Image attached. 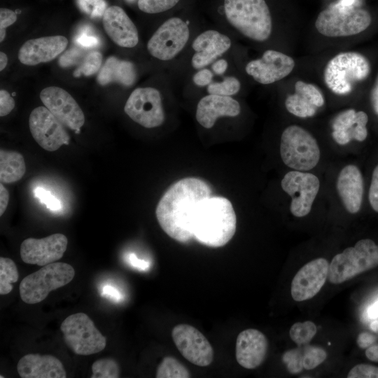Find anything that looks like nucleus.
<instances>
[{"label": "nucleus", "instance_id": "f03ea898", "mask_svg": "<svg viewBox=\"0 0 378 378\" xmlns=\"http://www.w3.org/2000/svg\"><path fill=\"white\" fill-rule=\"evenodd\" d=\"M237 226L236 215L231 202L222 197L205 200L192 220V239L209 247H220L233 237Z\"/></svg>", "mask_w": 378, "mask_h": 378}, {"label": "nucleus", "instance_id": "680f3d73", "mask_svg": "<svg viewBox=\"0 0 378 378\" xmlns=\"http://www.w3.org/2000/svg\"><path fill=\"white\" fill-rule=\"evenodd\" d=\"M127 1H134V0H127Z\"/></svg>", "mask_w": 378, "mask_h": 378}, {"label": "nucleus", "instance_id": "9d476101", "mask_svg": "<svg viewBox=\"0 0 378 378\" xmlns=\"http://www.w3.org/2000/svg\"><path fill=\"white\" fill-rule=\"evenodd\" d=\"M190 37L187 22L178 17L164 21L148 40L147 49L155 58L170 61L185 48Z\"/></svg>", "mask_w": 378, "mask_h": 378}, {"label": "nucleus", "instance_id": "de8ad7c7", "mask_svg": "<svg viewBox=\"0 0 378 378\" xmlns=\"http://www.w3.org/2000/svg\"><path fill=\"white\" fill-rule=\"evenodd\" d=\"M17 20L16 13L7 8L0 10V28L6 27L13 24Z\"/></svg>", "mask_w": 378, "mask_h": 378}, {"label": "nucleus", "instance_id": "4468645a", "mask_svg": "<svg viewBox=\"0 0 378 378\" xmlns=\"http://www.w3.org/2000/svg\"><path fill=\"white\" fill-rule=\"evenodd\" d=\"M173 341L182 356L192 364L207 366L214 359V349L206 337L195 327L178 324L172 331Z\"/></svg>", "mask_w": 378, "mask_h": 378}, {"label": "nucleus", "instance_id": "f704fd0d", "mask_svg": "<svg viewBox=\"0 0 378 378\" xmlns=\"http://www.w3.org/2000/svg\"><path fill=\"white\" fill-rule=\"evenodd\" d=\"M102 63V54L98 51H92L85 55L80 66L74 71V76L79 77L81 75H92L99 69Z\"/></svg>", "mask_w": 378, "mask_h": 378}, {"label": "nucleus", "instance_id": "f3484780", "mask_svg": "<svg viewBox=\"0 0 378 378\" xmlns=\"http://www.w3.org/2000/svg\"><path fill=\"white\" fill-rule=\"evenodd\" d=\"M67 244V237L61 233L42 239L28 238L20 245V257L25 263L45 266L59 260L66 249Z\"/></svg>", "mask_w": 378, "mask_h": 378}, {"label": "nucleus", "instance_id": "f257e3e1", "mask_svg": "<svg viewBox=\"0 0 378 378\" xmlns=\"http://www.w3.org/2000/svg\"><path fill=\"white\" fill-rule=\"evenodd\" d=\"M211 193L207 183L196 178H186L173 184L163 195L155 210L164 232L181 243L192 240V218Z\"/></svg>", "mask_w": 378, "mask_h": 378}, {"label": "nucleus", "instance_id": "dca6fc26", "mask_svg": "<svg viewBox=\"0 0 378 378\" xmlns=\"http://www.w3.org/2000/svg\"><path fill=\"white\" fill-rule=\"evenodd\" d=\"M40 98L45 106L66 127L79 132L84 125V113L72 96L64 89L50 86L44 88Z\"/></svg>", "mask_w": 378, "mask_h": 378}, {"label": "nucleus", "instance_id": "c03bdc74", "mask_svg": "<svg viewBox=\"0 0 378 378\" xmlns=\"http://www.w3.org/2000/svg\"><path fill=\"white\" fill-rule=\"evenodd\" d=\"M368 198L372 208L378 213V164L372 172Z\"/></svg>", "mask_w": 378, "mask_h": 378}, {"label": "nucleus", "instance_id": "e433bc0d", "mask_svg": "<svg viewBox=\"0 0 378 378\" xmlns=\"http://www.w3.org/2000/svg\"><path fill=\"white\" fill-rule=\"evenodd\" d=\"M326 351L317 346H308L304 349L302 355L303 368L306 370H312L322 363L326 358Z\"/></svg>", "mask_w": 378, "mask_h": 378}, {"label": "nucleus", "instance_id": "ea45409f", "mask_svg": "<svg viewBox=\"0 0 378 378\" xmlns=\"http://www.w3.org/2000/svg\"><path fill=\"white\" fill-rule=\"evenodd\" d=\"M283 361L286 365L288 371L292 374L299 373L302 370V355L298 349H291L283 356Z\"/></svg>", "mask_w": 378, "mask_h": 378}, {"label": "nucleus", "instance_id": "a878e982", "mask_svg": "<svg viewBox=\"0 0 378 378\" xmlns=\"http://www.w3.org/2000/svg\"><path fill=\"white\" fill-rule=\"evenodd\" d=\"M337 190L345 209L351 214L357 213L362 204L363 180L356 166L349 164L341 170L337 177Z\"/></svg>", "mask_w": 378, "mask_h": 378}, {"label": "nucleus", "instance_id": "6e6552de", "mask_svg": "<svg viewBox=\"0 0 378 378\" xmlns=\"http://www.w3.org/2000/svg\"><path fill=\"white\" fill-rule=\"evenodd\" d=\"M280 154L284 163L298 171L313 169L320 159L316 139L298 125L286 127L281 136Z\"/></svg>", "mask_w": 378, "mask_h": 378}, {"label": "nucleus", "instance_id": "8fccbe9b", "mask_svg": "<svg viewBox=\"0 0 378 378\" xmlns=\"http://www.w3.org/2000/svg\"><path fill=\"white\" fill-rule=\"evenodd\" d=\"M376 340V338L368 332H361L357 338V344L360 348H367L370 346Z\"/></svg>", "mask_w": 378, "mask_h": 378}, {"label": "nucleus", "instance_id": "20e7f679", "mask_svg": "<svg viewBox=\"0 0 378 378\" xmlns=\"http://www.w3.org/2000/svg\"><path fill=\"white\" fill-rule=\"evenodd\" d=\"M372 22L370 13L351 0L331 4L318 15L315 27L321 34L328 37H344L358 34Z\"/></svg>", "mask_w": 378, "mask_h": 378}, {"label": "nucleus", "instance_id": "b1692460", "mask_svg": "<svg viewBox=\"0 0 378 378\" xmlns=\"http://www.w3.org/2000/svg\"><path fill=\"white\" fill-rule=\"evenodd\" d=\"M22 378H65L66 372L62 363L52 355L28 354L17 365Z\"/></svg>", "mask_w": 378, "mask_h": 378}, {"label": "nucleus", "instance_id": "4c0bfd02", "mask_svg": "<svg viewBox=\"0 0 378 378\" xmlns=\"http://www.w3.org/2000/svg\"><path fill=\"white\" fill-rule=\"evenodd\" d=\"M76 44L82 48H94L100 45V39L90 26H84L75 36Z\"/></svg>", "mask_w": 378, "mask_h": 378}, {"label": "nucleus", "instance_id": "cd10ccee", "mask_svg": "<svg viewBox=\"0 0 378 378\" xmlns=\"http://www.w3.org/2000/svg\"><path fill=\"white\" fill-rule=\"evenodd\" d=\"M232 46L230 37L214 29H207L198 34L192 41L194 52L206 55L215 60L220 58Z\"/></svg>", "mask_w": 378, "mask_h": 378}, {"label": "nucleus", "instance_id": "ddd939ff", "mask_svg": "<svg viewBox=\"0 0 378 378\" xmlns=\"http://www.w3.org/2000/svg\"><path fill=\"white\" fill-rule=\"evenodd\" d=\"M29 125L36 143L48 151H55L69 142L64 125L45 106H38L30 113Z\"/></svg>", "mask_w": 378, "mask_h": 378}, {"label": "nucleus", "instance_id": "473e14b6", "mask_svg": "<svg viewBox=\"0 0 378 378\" xmlns=\"http://www.w3.org/2000/svg\"><path fill=\"white\" fill-rule=\"evenodd\" d=\"M317 331L316 325L309 321L294 323L290 329V339L298 345L309 343Z\"/></svg>", "mask_w": 378, "mask_h": 378}, {"label": "nucleus", "instance_id": "72a5a7b5", "mask_svg": "<svg viewBox=\"0 0 378 378\" xmlns=\"http://www.w3.org/2000/svg\"><path fill=\"white\" fill-rule=\"evenodd\" d=\"M92 378H117L120 368L117 362L111 358H102L94 361L92 365Z\"/></svg>", "mask_w": 378, "mask_h": 378}, {"label": "nucleus", "instance_id": "2f4dec72", "mask_svg": "<svg viewBox=\"0 0 378 378\" xmlns=\"http://www.w3.org/2000/svg\"><path fill=\"white\" fill-rule=\"evenodd\" d=\"M241 88L238 78L233 76H227L219 82L212 81L207 87L208 94L232 97L237 94Z\"/></svg>", "mask_w": 378, "mask_h": 378}, {"label": "nucleus", "instance_id": "39448f33", "mask_svg": "<svg viewBox=\"0 0 378 378\" xmlns=\"http://www.w3.org/2000/svg\"><path fill=\"white\" fill-rule=\"evenodd\" d=\"M371 71L366 57L357 52H343L327 63L323 80L327 88L339 95L349 94L355 84L366 79Z\"/></svg>", "mask_w": 378, "mask_h": 378}, {"label": "nucleus", "instance_id": "58836bf2", "mask_svg": "<svg viewBox=\"0 0 378 378\" xmlns=\"http://www.w3.org/2000/svg\"><path fill=\"white\" fill-rule=\"evenodd\" d=\"M77 4L81 10L91 18L102 16L106 9L104 0H77Z\"/></svg>", "mask_w": 378, "mask_h": 378}, {"label": "nucleus", "instance_id": "aec40b11", "mask_svg": "<svg viewBox=\"0 0 378 378\" xmlns=\"http://www.w3.org/2000/svg\"><path fill=\"white\" fill-rule=\"evenodd\" d=\"M103 24L108 36L118 46L133 48L137 45V29L122 8L117 6L107 8L103 15Z\"/></svg>", "mask_w": 378, "mask_h": 378}, {"label": "nucleus", "instance_id": "13d9d810", "mask_svg": "<svg viewBox=\"0 0 378 378\" xmlns=\"http://www.w3.org/2000/svg\"><path fill=\"white\" fill-rule=\"evenodd\" d=\"M0 70L2 71L6 67L8 62V57L3 52H0Z\"/></svg>", "mask_w": 378, "mask_h": 378}, {"label": "nucleus", "instance_id": "c756f323", "mask_svg": "<svg viewBox=\"0 0 378 378\" xmlns=\"http://www.w3.org/2000/svg\"><path fill=\"white\" fill-rule=\"evenodd\" d=\"M19 273L15 263L8 258H0V294L6 295L13 290L12 284L18 281Z\"/></svg>", "mask_w": 378, "mask_h": 378}, {"label": "nucleus", "instance_id": "09e8293b", "mask_svg": "<svg viewBox=\"0 0 378 378\" xmlns=\"http://www.w3.org/2000/svg\"><path fill=\"white\" fill-rule=\"evenodd\" d=\"M102 295L115 302L120 301L122 298L121 293L111 285H106L103 287Z\"/></svg>", "mask_w": 378, "mask_h": 378}, {"label": "nucleus", "instance_id": "5fc2aeb1", "mask_svg": "<svg viewBox=\"0 0 378 378\" xmlns=\"http://www.w3.org/2000/svg\"><path fill=\"white\" fill-rule=\"evenodd\" d=\"M370 100L374 112L378 115V76L371 90Z\"/></svg>", "mask_w": 378, "mask_h": 378}, {"label": "nucleus", "instance_id": "603ef678", "mask_svg": "<svg viewBox=\"0 0 378 378\" xmlns=\"http://www.w3.org/2000/svg\"><path fill=\"white\" fill-rule=\"evenodd\" d=\"M8 192L1 183L0 184V216H2L5 212L8 204Z\"/></svg>", "mask_w": 378, "mask_h": 378}, {"label": "nucleus", "instance_id": "423d86ee", "mask_svg": "<svg viewBox=\"0 0 378 378\" xmlns=\"http://www.w3.org/2000/svg\"><path fill=\"white\" fill-rule=\"evenodd\" d=\"M377 265L378 245L370 239H360L334 256L328 279L332 284H342Z\"/></svg>", "mask_w": 378, "mask_h": 378}, {"label": "nucleus", "instance_id": "0eeeda50", "mask_svg": "<svg viewBox=\"0 0 378 378\" xmlns=\"http://www.w3.org/2000/svg\"><path fill=\"white\" fill-rule=\"evenodd\" d=\"M74 276L75 270L69 264H48L21 281L19 286L20 298L27 304L41 302L52 290L71 282Z\"/></svg>", "mask_w": 378, "mask_h": 378}, {"label": "nucleus", "instance_id": "1a4fd4ad", "mask_svg": "<svg viewBox=\"0 0 378 378\" xmlns=\"http://www.w3.org/2000/svg\"><path fill=\"white\" fill-rule=\"evenodd\" d=\"M60 330L66 345L76 354L86 356L96 354L106 346V337L85 313H76L67 316L62 321Z\"/></svg>", "mask_w": 378, "mask_h": 378}, {"label": "nucleus", "instance_id": "393cba45", "mask_svg": "<svg viewBox=\"0 0 378 378\" xmlns=\"http://www.w3.org/2000/svg\"><path fill=\"white\" fill-rule=\"evenodd\" d=\"M324 102V97L316 85L298 80L295 84V93L286 98L285 106L291 114L307 118L313 116Z\"/></svg>", "mask_w": 378, "mask_h": 378}, {"label": "nucleus", "instance_id": "2eb2a0df", "mask_svg": "<svg viewBox=\"0 0 378 378\" xmlns=\"http://www.w3.org/2000/svg\"><path fill=\"white\" fill-rule=\"evenodd\" d=\"M295 64L290 56L274 50H267L261 57L248 62L245 71L257 83L269 85L288 76Z\"/></svg>", "mask_w": 378, "mask_h": 378}, {"label": "nucleus", "instance_id": "6e6d98bb", "mask_svg": "<svg viewBox=\"0 0 378 378\" xmlns=\"http://www.w3.org/2000/svg\"><path fill=\"white\" fill-rule=\"evenodd\" d=\"M365 355L370 360L378 362V345L369 346L365 351Z\"/></svg>", "mask_w": 378, "mask_h": 378}, {"label": "nucleus", "instance_id": "bb28decb", "mask_svg": "<svg viewBox=\"0 0 378 378\" xmlns=\"http://www.w3.org/2000/svg\"><path fill=\"white\" fill-rule=\"evenodd\" d=\"M136 77V69L132 62L110 57L99 72L97 81L102 85L118 83L130 87L135 83Z\"/></svg>", "mask_w": 378, "mask_h": 378}, {"label": "nucleus", "instance_id": "7c9ffc66", "mask_svg": "<svg viewBox=\"0 0 378 378\" xmlns=\"http://www.w3.org/2000/svg\"><path fill=\"white\" fill-rule=\"evenodd\" d=\"M157 378H188L190 377L188 370L177 359L172 356L163 358L158 367Z\"/></svg>", "mask_w": 378, "mask_h": 378}, {"label": "nucleus", "instance_id": "f8f14e48", "mask_svg": "<svg viewBox=\"0 0 378 378\" xmlns=\"http://www.w3.org/2000/svg\"><path fill=\"white\" fill-rule=\"evenodd\" d=\"M281 188L291 197L290 210L296 217L307 215L319 190V180L313 174L290 171L281 181Z\"/></svg>", "mask_w": 378, "mask_h": 378}, {"label": "nucleus", "instance_id": "7ed1b4c3", "mask_svg": "<svg viewBox=\"0 0 378 378\" xmlns=\"http://www.w3.org/2000/svg\"><path fill=\"white\" fill-rule=\"evenodd\" d=\"M226 20L244 37L264 42L272 32V18L265 0H224Z\"/></svg>", "mask_w": 378, "mask_h": 378}, {"label": "nucleus", "instance_id": "3c124183", "mask_svg": "<svg viewBox=\"0 0 378 378\" xmlns=\"http://www.w3.org/2000/svg\"><path fill=\"white\" fill-rule=\"evenodd\" d=\"M227 68L228 62L224 58H219L211 64L212 71L218 76L224 74L227 70Z\"/></svg>", "mask_w": 378, "mask_h": 378}, {"label": "nucleus", "instance_id": "c9c22d12", "mask_svg": "<svg viewBox=\"0 0 378 378\" xmlns=\"http://www.w3.org/2000/svg\"><path fill=\"white\" fill-rule=\"evenodd\" d=\"M180 0H138L139 8L146 13L164 12L174 7Z\"/></svg>", "mask_w": 378, "mask_h": 378}, {"label": "nucleus", "instance_id": "79ce46f5", "mask_svg": "<svg viewBox=\"0 0 378 378\" xmlns=\"http://www.w3.org/2000/svg\"><path fill=\"white\" fill-rule=\"evenodd\" d=\"M77 47H73L66 50L59 59V64L62 67H68L82 62L84 57L83 50Z\"/></svg>", "mask_w": 378, "mask_h": 378}, {"label": "nucleus", "instance_id": "412c9836", "mask_svg": "<svg viewBox=\"0 0 378 378\" xmlns=\"http://www.w3.org/2000/svg\"><path fill=\"white\" fill-rule=\"evenodd\" d=\"M68 45L63 36H45L27 41L20 48L18 59L25 65L49 62L62 53Z\"/></svg>", "mask_w": 378, "mask_h": 378}, {"label": "nucleus", "instance_id": "6ab92c4d", "mask_svg": "<svg viewBox=\"0 0 378 378\" xmlns=\"http://www.w3.org/2000/svg\"><path fill=\"white\" fill-rule=\"evenodd\" d=\"M267 349V340L262 332L253 328L244 330L236 341L237 361L244 368L255 369L264 361Z\"/></svg>", "mask_w": 378, "mask_h": 378}, {"label": "nucleus", "instance_id": "a19ab883", "mask_svg": "<svg viewBox=\"0 0 378 378\" xmlns=\"http://www.w3.org/2000/svg\"><path fill=\"white\" fill-rule=\"evenodd\" d=\"M348 378H378V367L358 364L355 365L348 373Z\"/></svg>", "mask_w": 378, "mask_h": 378}, {"label": "nucleus", "instance_id": "37998d69", "mask_svg": "<svg viewBox=\"0 0 378 378\" xmlns=\"http://www.w3.org/2000/svg\"><path fill=\"white\" fill-rule=\"evenodd\" d=\"M35 197L44 204L51 211H58L61 209L59 200L55 197L49 190L43 188H37L34 190Z\"/></svg>", "mask_w": 378, "mask_h": 378}, {"label": "nucleus", "instance_id": "4d7b16f0", "mask_svg": "<svg viewBox=\"0 0 378 378\" xmlns=\"http://www.w3.org/2000/svg\"><path fill=\"white\" fill-rule=\"evenodd\" d=\"M367 314L368 316L372 319L378 317V300L368 307Z\"/></svg>", "mask_w": 378, "mask_h": 378}, {"label": "nucleus", "instance_id": "052dcab7", "mask_svg": "<svg viewBox=\"0 0 378 378\" xmlns=\"http://www.w3.org/2000/svg\"><path fill=\"white\" fill-rule=\"evenodd\" d=\"M0 41H3V40L5 38V36H6V30L5 29H1L0 30Z\"/></svg>", "mask_w": 378, "mask_h": 378}, {"label": "nucleus", "instance_id": "864d4df0", "mask_svg": "<svg viewBox=\"0 0 378 378\" xmlns=\"http://www.w3.org/2000/svg\"><path fill=\"white\" fill-rule=\"evenodd\" d=\"M129 262L132 266L139 270H146L149 267V262L144 260L137 258L135 254L130 253L128 257Z\"/></svg>", "mask_w": 378, "mask_h": 378}, {"label": "nucleus", "instance_id": "a18cd8bd", "mask_svg": "<svg viewBox=\"0 0 378 378\" xmlns=\"http://www.w3.org/2000/svg\"><path fill=\"white\" fill-rule=\"evenodd\" d=\"M213 71L209 69L204 68L197 71L192 76L193 83L198 87H207L214 78Z\"/></svg>", "mask_w": 378, "mask_h": 378}, {"label": "nucleus", "instance_id": "bf43d9fd", "mask_svg": "<svg viewBox=\"0 0 378 378\" xmlns=\"http://www.w3.org/2000/svg\"><path fill=\"white\" fill-rule=\"evenodd\" d=\"M370 328L375 332H378V320H374L370 324Z\"/></svg>", "mask_w": 378, "mask_h": 378}, {"label": "nucleus", "instance_id": "49530a36", "mask_svg": "<svg viewBox=\"0 0 378 378\" xmlns=\"http://www.w3.org/2000/svg\"><path fill=\"white\" fill-rule=\"evenodd\" d=\"M15 101L10 94L5 90L0 91V115L5 116L14 108Z\"/></svg>", "mask_w": 378, "mask_h": 378}, {"label": "nucleus", "instance_id": "4be33fe9", "mask_svg": "<svg viewBox=\"0 0 378 378\" xmlns=\"http://www.w3.org/2000/svg\"><path fill=\"white\" fill-rule=\"evenodd\" d=\"M240 111L239 103L232 97L208 94L199 101L195 116L201 126L209 129L218 118L235 117Z\"/></svg>", "mask_w": 378, "mask_h": 378}, {"label": "nucleus", "instance_id": "9b49d317", "mask_svg": "<svg viewBox=\"0 0 378 378\" xmlns=\"http://www.w3.org/2000/svg\"><path fill=\"white\" fill-rule=\"evenodd\" d=\"M124 110L132 120L146 128L159 127L165 118L161 92L153 87L134 90Z\"/></svg>", "mask_w": 378, "mask_h": 378}, {"label": "nucleus", "instance_id": "c85d7f7f", "mask_svg": "<svg viewBox=\"0 0 378 378\" xmlns=\"http://www.w3.org/2000/svg\"><path fill=\"white\" fill-rule=\"evenodd\" d=\"M26 171L23 156L15 151L0 150V181L11 183L19 181Z\"/></svg>", "mask_w": 378, "mask_h": 378}, {"label": "nucleus", "instance_id": "a211bd4d", "mask_svg": "<svg viewBox=\"0 0 378 378\" xmlns=\"http://www.w3.org/2000/svg\"><path fill=\"white\" fill-rule=\"evenodd\" d=\"M329 263L323 258L314 259L301 267L293 277L290 293L297 302L314 297L328 279Z\"/></svg>", "mask_w": 378, "mask_h": 378}, {"label": "nucleus", "instance_id": "5701e85b", "mask_svg": "<svg viewBox=\"0 0 378 378\" xmlns=\"http://www.w3.org/2000/svg\"><path fill=\"white\" fill-rule=\"evenodd\" d=\"M367 113L348 109L338 114L332 122V137L339 144L344 145L351 140L363 141L368 136Z\"/></svg>", "mask_w": 378, "mask_h": 378}]
</instances>
